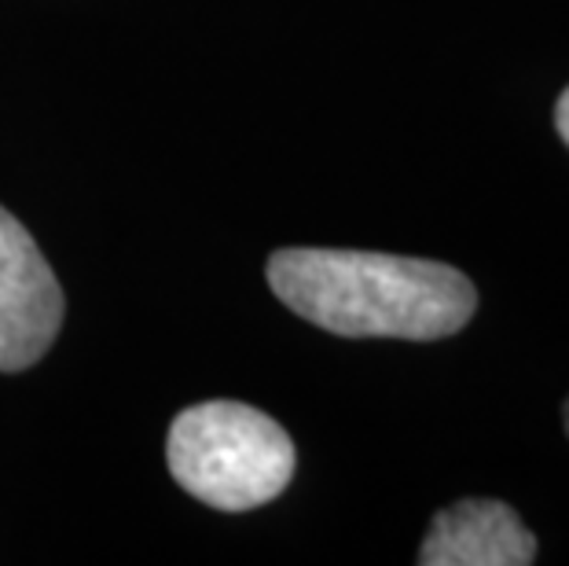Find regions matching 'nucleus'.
Returning a JSON list of instances; mask_svg holds the SVG:
<instances>
[{"label":"nucleus","mask_w":569,"mask_h":566,"mask_svg":"<svg viewBox=\"0 0 569 566\" xmlns=\"http://www.w3.org/2000/svg\"><path fill=\"white\" fill-rule=\"evenodd\" d=\"M276 298L346 339H448L478 309V291L445 261L371 250L290 247L269 258Z\"/></svg>","instance_id":"obj_1"},{"label":"nucleus","mask_w":569,"mask_h":566,"mask_svg":"<svg viewBox=\"0 0 569 566\" xmlns=\"http://www.w3.org/2000/svg\"><path fill=\"white\" fill-rule=\"evenodd\" d=\"M166 464L196 500L217 512H250L290 486L295 445L258 408L243 401H202L173 419Z\"/></svg>","instance_id":"obj_2"},{"label":"nucleus","mask_w":569,"mask_h":566,"mask_svg":"<svg viewBox=\"0 0 569 566\" xmlns=\"http://www.w3.org/2000/svg\"><path fill=\"white\" fill-rule=\"evenodd\" d=\"M63 328V287L16 214L0 207V371L38 365Z\"/></svg>","instance_id":"obj_3"},{"label":"nucleus","mask_w":569,"mask_h":566,"mask_svg":"<svg viewBox=\"0 0 569 566\" xmlns=\"http://www.w3.org/2000/svg\"><path fill=\"white\" fill-rule=\"evenodd\" d=\"M422 566H529L537 563V537L522 515L503 500L470 497L433 515L419 548Z\"/></svg>","instance_id":"obj_4"},{"label":"nucleus","mask_w":569,"mask_h":566,"mask_svg":"<svg viewBox=\"0 0 569 566\" xmlns=\"http://www.w3.org/2000/svg\"><path fill=\"white\" fill-rule=\"evenodd\" d=\"M555 129H559V137L566 140V148H569V89L559 96V103H555Z\"/></svg>","instance_id":"obj_5"},{"label":"nucleus","mask_w":569,"mask_h":566,"mask_svg":"<svg viewBox=\"0 0 569 566\" xmlns=\"http://www.w3.org/2000/svg\"><path fill=\"white\" fill-rule=\"evenodd\" d=\"M566 430H569V401H566Z\"/></svg>","instance_id":"obj_6"}]
</instances>
